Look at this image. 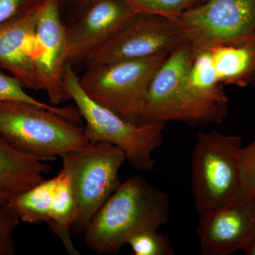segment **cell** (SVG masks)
<instances>
[{
  "label": "cell",
  "mask_w": 255,
  "mask_h": 255,
  "mask_svg": "<svg viewBox=\"0 0 255 255\" xmlns=\"http://www.w3.org/2000/svg\"><path fill=\"white\" fill-rule=\"evenodd\" d=\"M169 214L167 193L132 176L121 183L92 218L82 233L83 242L96 254H118L137 233L167 224Z\"/></svg>",
  "instance_id": "cell-1"
},
{
  "label": "cell",
  "mask_w": 255,
  "mask_h": 255,
  "mask_svg": "<svg viewBox=\"0 0 255 255\" xmlns=\"http://www.w3.org/2000/svg\"><path fill=\"white\" fill-rule=\"evenodd\" d=\"M63 80L69 99L75 102L82 119L85 121L84 132L89 141L117 146L137 170H153L155 161L152 153L163 142L164 123H132L99 105L84 91L80 78L70 62L64 66Z\"/></svg>",
  "instance_id": "cell-2"
},
{
  "label": "cell",
  "mask_w": 255,
  "mask_h": 255,
  "mask_svg": "<svg viewBox=\"0 0 255 255\" xmlns=\"http://www.w3.org/2000/svg\"><path fill=\"white\" fill-rule=\"evenodd\" d=\"M241 137L199 131L191 157V189L199 217L237 202Z\"/></svg>",
  "instance_id": "cell-3"
},
{
  "label": "cell",
  "mask_w": 255,
  "mask_h": 255,
  "mask_svg": "<svg viewBox=\"0 0 255 255\" xmlns=\"http://www.w3.org/2000/svg\"><path fill=\"white\" fill-rule=\"evenodd\" d=\"M0 135L16 150L53 160L90 142L78 124L26 102H0Z\"/></svg>",
  "instance_id": "cell-4"
},
{
  "label": "cell",
  "mask_w": 255,
  "mask_h": 255,
  "mask_svg": "<svg viewBox=\"0 0 255 255\" xmlns=\"http://www.w3.org/2000/svg\"><path fill=\"white\" fill-rule=\"evenodd\" d=\"M77 203L72 228L82 236L95 215L121 184L119 171L127 160L123 151L107 142H90L60 156Z\"/></svg>",
  "instance_id": "cell-5"
},
{
  "label": "cell",
  "mask_w": 255,
  "mask_h": 255,
  "mask_svg": "<svg viewBox=\"0 0 255 255\" xmlns=\"http://www.w3.org/2000/svg\"><path fill=\"white\" fill-rule=\"evenodd\" d=\"M169 53L88 65L80 85L99 105L139 124L151 80Z\"/></svg>",
  "instance_id": "cell-6"
},
{
  "label": "cell",
  "mask_w": 255,
  "mask_h": 255,
  "mask_svg": "<svg viewBox=\"0 0 255 255\" xmlns=\"http://www.w3.org/2000/svg\"><path fill=\"white\" fill-rule=\"evenodd\" d=\"M193 51L255 36V0H201L177 18Z\"/></svg>",
  "instance_id": "cell-7"
},
{
  "label": "cell",
  "mask_w": 255,
  "mask_h": 255,
  "mask_svg": "<svg viewBox=\"0 0 255 255\" xmlns=\"http://www.w3.org/2000/svg\"><path fill=\"white\" fill-rule=\"evenodd\" d=\"M186 41L176 19L137 14L87 60V66L169 53Z\"/></svg>",
  "instance_id": "cell-8"
},
{
  "label": "cell",
  "mask_w": 255,
  "mask_h": 255,
  "mask_svg": "<svg viewBox=\"0 0 255 255\" xmlns=\"http://www.w3.org/2000/svg\"><path fill=\"white\" fill-rule=\"evenodd\" d=\"M60 1H42L30 53L38 90L46 92L50 105L54 106L70 100L63 80V68L68 63V46Z\"/></svg>",
  "instance_id": "cell-9"
},
{
  "label": "cell",
  "mask_w": 255,
  "mask_h": 255,
  "mask_svg": "<svg viewBox=\"0 0 255 255\" xmlns=\"http://www.w3.org/2000/svg\"><path fill=\"white\" fill-rule=\"evenodd\" d=\"M136 14L123 0H90L66 26L68 62L86 63Z\"/></svg>",
  "instance_id": "cell-10"
},
{
  "label": "cell",
  "mask_w": 255,
  "mask_h": 255,
  "mask_svg": "<svg viewBox=\"0 0 255 255\" xmlns=\"http://www.w3.org/2000/svg\"><path fill=\"white\" fill-rule=\"evenodd\" d=\"M193 55L187 41L169 53L151 80L139 124L182 122L184 85Z\"/></svg>",
  "instance_id": "cell-11"
},
{
  "label": "cell",
  "mask_w": 255,
  "mask_h": 255,
  "mask_svg": "<svg viewBox=\"0 0 255 255\" xmlns=\"http://www.w3.org/2000/svg\"><path fill=\"white\" fill-rule=\"evenodd\" d=\"M193 53L184 85L182 122L194 127L222 123L228 115V98L216 75L209 50Z\"/></svg>",
  "instance_id": "cell-12"
},
{
  "label": "cell",
  "mask_w": 255,
  "mask_h": 255,
  "mask_svg": "<svg viewBox=\"0 0 255 255\" xmlns=\"http://www.w3.org/2000/svg\"><path fill=\"white\" fill-rule=\"evenodd\" d=\"M196 233L202 255L246 251L255 241V200L237 201L199 217Z\"/></svg>",
  "instance_id": "cell-13"
},
{
  "label": "cell",
  "mask_w": 255,
  "mask_h": 255,
  "mask_svg": "<svg viewBox=\"0 0 255 255\" xmlns=\"http://www.w3.org/2000/svg\"><path fill=\"white\" fill-rule=\"evenodd\" d=\"M43 0L0 24V68L9 71L23 87L38 90L30 56Z\"/></svg>",
  "instance_id": "cell-14"
},
{
  "label": "cell",
  "mask_w": 255,
  "mask_h": 255,
  "mask_svg": "<svg viewBox=\"0 0 255 255\" xmlns=\"http://www.w3.org/2000/svg\"><path fill=\"white\" fill-rule=\"evenodd\" d=\"M51 169L45 159L20 152L0 135V194L9 198L28 190Z\"/></svg>",
  "instance_id": "cell-15"
},
{
  "label": "cell",
  "mask_w": 255,
  "mask_h": 255,
  "mask_svg": "<svg viewBox=\"0 0 255 255\" xmlns=\"http://www.w3.org/2000/svg\"><path fill=\"white\" fill-rule=\"evenodd\" d=\"M211 60L219 82L244 87L255 80V36L240 43L210 48Z\"/></svg>",
  "instance_id": "cell-16"
},
{
  "label": "cell",
  "mask_w": 255,
  "mask_h": 255,
  "mask_svg": "<svg viewBox=\"0 0 255 255\" xmlns=\"http://www.w3.org/2000/svg\"><path fill=\"white\" fill-rule=\"evenodd\" d=\"M54 179L49 219L47 225L59 238L68 254L79 255L71 238L72 228L77 217V203L68 174L61 169Z\"/></svg>",
  "instance_id": "cell-17"
},
{
  "label": "cell",
  "mask_w": 255,
  "mask_h": 255,
  "mask_svg": "<svg viewBox=\"0 0 255 255\" xmlns=\"http://www.w3.org/2000/svg\"><path fill=\"white\" fill-rule=\"evenodd\" d=\"M53 186V178L45 179L28 190L6 198V202L20 221L28 223H47L49 219Z\"/></svg>",
  "instance_id": "cell-18"
},
{
  "label": "cell",
  "mask_w": 255,
  "mask_h": 255,
  "mask_svg": "<svg viewBox=\"0 0 255 255\" xmlns=\"http://www.w3.org/2000/svg\"><path fill=\"white\" fill-rule=\"evenodd\" d=\"M6 101L26 102L43 107L47 110L53 111L64 118L75 123L79 124L82 120L81 116L76 107L66 106L61 107L41 102L26 93L23 90L22 83L18 79L14 78L12 75L9 76L0 73V102Z\"/></svg>",
  "instance_id": "cell-19"
},
{
  "label": "cell",
  "mask_w": 255,
  "mask_h": 255,
  "mask_svg": "<svg viewBox=\"0 0 255 255\" xmlns=\"http://www.w3.org/2000/svg\"><path fill=\"white\" fill-rule=\"evenodd\" d=\"M137 14L157 15L176 19L201 0H123Z\"/></svg>",
  "instance_id": "cell-20"
},
{
  "label": "cell",
  "mask_w": 255,
  "mask_h": 255,
  "mask_svg": "<svg viewBox=\"0 0 255 255\" xmlns=\"http://www.w3.org/2000/svg\"><path fill=\"white\" fill-rule=\"evenodd\" d=\"M127 245L135 255H172L173 246L169 238L158 230H146L132 236Z\"/></svg>",
  "instance_id": "cell-21"
},
{
  "label": "cell",
  "mask_w": 255,
  "mask_h": 255,
  "mask_svg": "<svg viewBox=\"0 0 255 255\" xmlns=\"http://www.w3.org/2000/svg\"><path fill=\"white\" fill-rule=\"evenodd\" d=\"M255 200V133L242 147L240 157V189L238 201Z\"/></svg>",
  "instance_id": "cell-22"
},
{
  "label": "cell",
  "mask_w": 255,
  "mask_h": 255,
  "mask_svg": "<svg viewBox=\"0 0 255 255\" xmlns=\"http://www.w3.org/2000/svg\"><path fill=\"white\" fill-rule=\"evenodd\" d=\"M6 199H0V255H14L13 234L20 220L10 209Z\"/></svg>",
  "instance_id": "cell-23"
},
{
  "label": "cell",
  "mask_w": 255,
  "mask_h": 255,
  "mask_svg": "<svg viewBox=\"0 0 255 255\" xmlns=\"http://www.w3.org/2000/svg\"><path fill=\"white\" fill-rule=\"evenodd\" d=\"M39 0H0V24L31 7Z\"/></svg>",
  "instance_id": "cell-24"
},
{
  "label": "cell",
  "mask_w": 255,
  "mask_h": 255,
  "mask_svg": "<svg viewBox=\"0 0 255 255\" xmlns=\"http://www.w3.org/2000/svg\"><path fill=\"white\" fill-rule=\"evenodd\" d=\"M65 1H68V2L71 3V4L78 5L79 7H81V9H82L90 0H65Z\"/></svg>",
  "instance_id": "cell-25"
},
{
  "label": "cell",
  "mask_w": 255,
  "mask_h": 255,
  "mask_svg": "<svg viewBox=\"0 0 255 255\" xmlns=\"http://www.w3.org/2000/svg\"><path fill=\"white\" fill-rule=\"evenodd\" d=\"M246 255H255V241L245 251Z\"/></svg>",
  "instance_id": "cell-26"
},
{
  "label": "cell",
  "mask_w": 255,
  "mask_h": 255,
  "mask_svg": "<svg viewBox=\"0 0 255 255\" xmlns=\"http://www.w3.org/2000/svg\"><path fill=\"white\" fill-rule=\"evenodd\" d=\"M6 198H8L7 196L0 194V199H6Z\"/></svg>",
  "instance_id": "cell-27"
}]
</instances>
